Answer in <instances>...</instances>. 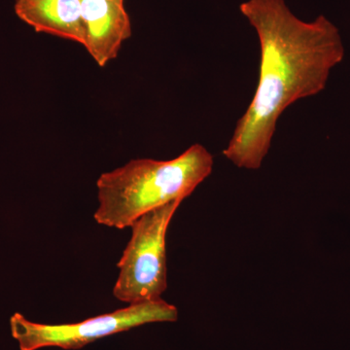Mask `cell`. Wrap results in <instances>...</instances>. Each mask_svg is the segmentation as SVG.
<instances>
[{
	"instance_id": "6da1fadb",
	"label": "cell",
	"mask_w": 350,
	"mask_h": 350,
	"mask_svg": "<svg viewBox=\"0 0 350 350\" xmlns=\"http://www.w3.org/2000/svg\"><path fill=\"white\" fill-rule=\"evenodd\" d=\"M239 8L259 38V81L223 155L237 167L255 170L268 154L283 111L325 89L345 48L337 27L325 17L303 22L284 0H250Z\"/></svg>"
},
{
	"instance_id": "7a4b0ae2",
	"label": "cell",
	"mask_w": 350,
	"mask_h": 350,
	"mask_svg": "<svg viewBox=\"0 0 350 350\" xmlns=\"http://www.w3.org/2000/svg\"><path fill=\"white\" fill-rule=\"evenodd\" d=\"M213 157L194 144L169 161L137 159L103 172L96 181L98 207L94 220L116 229L174 200H184L213 172Z\"/></svg>"
},
{
	"instance_id": "3957f363",
	"label": "cell",
	"mask_w": 350,
	"mask_h": 350,
	"mask_svg": "<svg viewBox=\"0 0 350 350\" xmlns=\"http://www.w3.org/2000/svg\"><path fill=\"white\" fill-rule=\"evenodd\" d=\"M177 319L176 306L159 299L129 305L77 323L54 325L36 323L25 319L21 313H15L10 319V329L21 350H38L45 347L76 350L100 338L145 324L175 322Z\"/></svg>"
},
{
	"instance_id": "277c9868",
	"label": "cell",
	"mask_w": 350,
	"mask_h": 350,
	"mask_svg": "<svg viewBox=\"0 0 350 350\" xmlns=\"http://www.w3.org/2000/svg\"><path fill=\"white\" fill-rule=\"evenodd\" d=\"M183 200H174L145 213L133 225L131 238L118 262L113 295L135 305L162 299L167 290L165 239L170 221Z\"/></svg>"
},
{
	"instance_id": "5b68a950",
	"label": "cell",
	"mask_w": 350,
	"mask_h": 350,
	"mask_svg": "<svg viewBox=\"0 0 350 350\" xmlns=\"http://www.w3.org/2000/svg\"><path fill=\"white\" fill-rule=\"evenodd\" d=\"M84 47L100 68L118 56L133 34L131 21L120 0H81Z\"/></svg>"
},
{
	"instance_id": "8992f818",
	"label": "cell",
	"mask_w": 350,
	"mask_h": 350,
	"mask_svg": "<svg viewBox=\"0 0 350 350\" xmlns=\"http://www.w3.org/2000/svg\"><path fill=\"white\" fill-rule=\"evenodd\" d=\"M15 12L38 32L84 45L81 0H16Z\"/></svg>"
},
{
	"instance_id": "52a82bcc",
	"label": "cell",
	"mask_w": 350,
	"mask_h": 350,
	"mask_svg": "<svg viewBox=\"0 0 350 350\" xmlns=\"http://www.w3.org/2000/svg\"><path fill=\"white\" fill-rule=\"evenodd\" d=\"M120 1H125V0H120Z\"/></svg>"
}]
</instances>
